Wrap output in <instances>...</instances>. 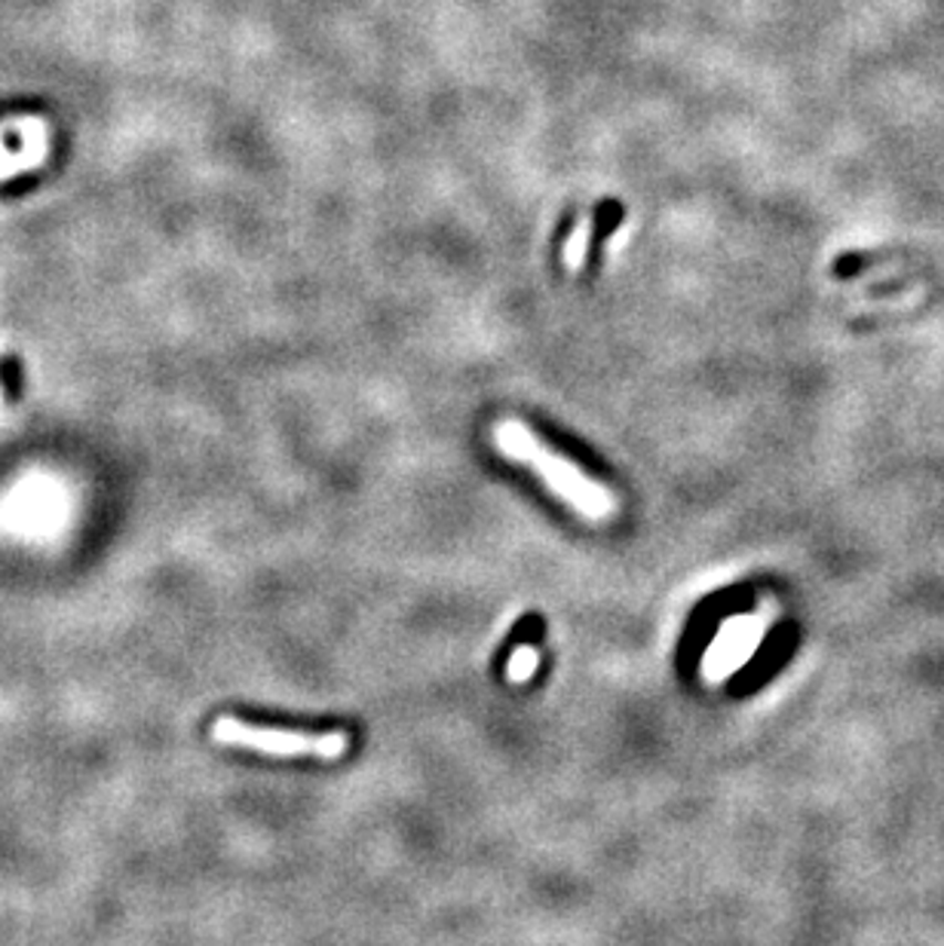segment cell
I'll return each mask as SVG.
<instances>
[{"label": "cell", "instance_id": "cell-1", "mask_svg": "<svg viewBox=\"0 0 944 946\" xmlns=\"http://www.w3.org/2000/svg\"><path fill=\"white\" fill-rule=\"evenodd\" d=\"M494 447L504 454L506 460L519 462L525 469H531L561 502H568L573 512L583 514L585 521H608L616 512V497L604 485L561 457L559 450L540 441V435L533 433L528 423L521 420H500L491 429Z\"/></svg>", "mask_w": 944, "mask_h": 946}, {"label": "cell", "instance_id": "cell-2", "mask_svg": "<svg viewBox=\"0 0 944 946\" xmlns=\"http://www.w3.org/2000/svg\"><path fill=\"white\" fill-rule=\"evenodd\" d=\"M212 738L218 745L230 748H252L267 757H317V760H338L350 745L344 732H289V729H270V726L242 724L237 717L215 720Z\"/></svg>", "mask_w": 944, "mask_h": 946}, {"label": "cell", "instance_id": "cell-3", "mask_svg": "<svg viewBox=\"0 0 944 946\" xmlns=\"http://www.w3.org/2000/svg\"><path fill=\"white\" fill-rule=\"evenodd\" d=\"M764 637V622L760 618L736 616L727 618L720 625L718 637L712 641V646L705 649L703 656V677L708 684H720L727 674L736 668H743L745 662L751 658L755 646Z\"/></svg>", "mask_w": 944, "mask_h": 946}, {"label": "cell", "instance_id": "cell-4", "mask_svg": "<svg viewBox=\"0 0 944 946\" xmlns=\"http://www.w3.org/2000/svg\"><path fill=\"white\" fill-rule=\"evenodd\" d=\"M592 239H595V218L585 215V218L577 221V227L568 233V239H564V251H561V254H564V270H568V273H580V270H583L585 261H589Z\"/></svg>", "mask_w": 944, "mask_h": 946}, {"label": "cell", "instance_id": "cell-5", "mask_svg": "<svg viewBox=\"0 0 944 946\" xmlns=\"http://www.w3.org/2000/svg\"><path fill=\"white\" fill-rule=\"evenodd\" d=\"M537 665H540V653H537L533 646H519V649L509 656V665H506V677H509V684H525V680H531Z\"/></svg>", "mask_w": 944, "mask_h": 946}, {"label": "cell", "instance_id": "cell-6", "mask_svg": "<svg viewBox=\"0 0 944 946\" xmlns=\"http://www.w3.org/2000/svg\"><path fill=\"white\" fill-rule=\"evenodd\" d=\"M3 377H7V383H10V395L19 398V365H15V358H7V365H3Z\"/></svg>", "mask_w": 944, "mask_h": 946}]
</instances>
